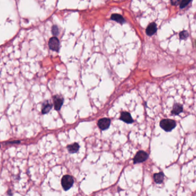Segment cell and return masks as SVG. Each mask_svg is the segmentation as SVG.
<instances>
[{
  "mask_svg": "<svg viewBox=\"0 0 196 196\" xmlns=\"http://www.w3.org/2000/svg\"><path fill=\"white\" fill-rule=\"evenodd\" d=\"M160 126L164 131L166 132H170L173 129L176 128L177 123L174 120L164 119L160 122Z\"/></svg>",
  "mask_w": 196,
  "mask_h": 196,
  "instance_id": "6da1fadb",
  "label": "cell"
},
{
  "mask_svg": "<svg viewBox=\"0 0 196 196\" xmlns=\"http://www.w3.org/2000/svg\"><path fill=\"white\" fill-rule=\"evenodd\" d=\"M61 182L63 188L65 190H68L73 186L74 183V179L72 176L69 175H66L63 177Z\"/></svg>",
  "mask_w": 196,
  "mask_h": 196,
  "instance_id": "7a4b0ae2",
  "label": "cell"
},
{
  "mask_svg": "<svg viewBox=\"0 0 196 196\" xmlns=\"http://www.w3.org/2000/svg\"><path fill=\"white\" fill-rule=\"evenodd\" d=\"M149 158V154L144 151H139L135 155L133 162L134 164L142 163L146 161Z\"/></svg>",
  "mask_w": 196,
  "mask_h": 196,
  "instance_id": "3957f363",
  "label": "cell"
},
{
  "mask_svg": "<svg viewBox=\"0 0 196 196\" xmlns=\"http://www.w3.org/2000/svg\"><path fill=\"white\" fill-rule=\"evenodd\" d=\"M48 45L50 50L55 52H58L60 49V42L56 37H51L48 42Z\"/></svg>",
  "mask_w": 196,
  "mask_h": 196,
  "instance_id": "277c9868",
  "label": "cell"
},
{
  "mask_svg": "<svg viewBox=\"0 0 196 196\" xmlns=\"http://www.w3.org/2000/svg\"><path fill=\"white\" fill-rule=\"evenodd\" d=\"M53 102L55 109L57 111H59L61 109V107L63 106L64 99L62 97L59 95H55L53 97Z\"/></svg>",
  "mask_w": 196,
  "mask_h": 196,
  "instance_id": "5b68a950",
  "label": "cell"
},
{
  "mask_svg": "<svg viewBox=\"0 0 196 196\" xmlns=\"http://www.w3.org/2000/svg\"><path fill=\"white\" fill-rule=\"evenodd\" d=\"M111 120L109 118H102L98 122V125L100 129L102 130H105L109 128L110 126Z\"/></svg>",
  "mask_w": 196,
  "mask_h": 196,
  "instance_id": "8992f818",
  "label": "cell"
},
{
  "mask_svg": "<svg viewBox=\"0 0 196 196\" xmlns=\"http://www.w3.org/2000/svg\"><path fill=\"white\" fill-rule=\"evenodd\" d=\"M120 119L124 122H126V123H132L134 122L130 114L128 113V112H125V111L122 112L120 114Z\"/></svg>",
  "mask_w": 196,
  "mask_h": 196,
  "instance_id": "52a82bcc",
  "label": "cell"
},
{
  "mask_svg": "<svg viewBox=\"0 0 196 196\" xmlns=\"http://www.w3.org/2000/svg\"><path fill=\"white\" fill-rule=\"evenodd\" d=\"M183 106L178 103H176L173 104L171 110V114L174 115H179L183 112Z\"/></svg>",
  "mask_w": 196,
  "mask_h": 196,
  "instance_id": "ba28073f",
  "label": "cell"
},
{
  "mask_svg": "<svg viewBox=\"0 0 196 196\" xmlns=\"http://www.w3.org/2000/svg\"><path fill=\"white\" fill-rule=\"evenodd\" d=\"M157 31V26L155 23L150 24L146 28V33L149 36H152L155 34Z\"/></svg>",
  "mask_w": 196,
  "mask_h": 196,
  "instance_id": "9c48e42d",
  "label": "cell"
},
{
  "mask_svg": "<svg viewBox=\"0 0 196 196\" xmlns=\"http://www.w3.org/2000/svg\"><path fill=\"white\" fill-rule=\"evenodd\" d=\"M53 104L50 102L49 101H45L43 102L42 104V112L43 114H48L52 108Z\"/></svg>",
  "mask_w": 196,
  "mask_h": 196,
  "instance_id": "30bf717a",
  "label": "cell"
},
{
  "mask_svg": "<svg viewBox=\"0 0 196 196\" xmlns=\"http://www.w3.org/2000/svg\"><path fill=\"white\" fill-rule=\"evenodd\" d=\"M165 175L163 172H160L158 173H155L154 174V180L156 184H162L164 180Z\"/></svg>",
  "mask_w": 196,
  "mask_h": 196,
  "instance_id": "8fae6325",
  "label": "cell"
},
{
  "mask_svg": "<svg viewBox=\"0 0 196 196\" xmlns=\"http://www.w3.org/2000/svg\"><path fill=\"white\" fill-rule=\"evenodd\" d=\"M111 19L113 21H115L119 24H123L124 23H125L126 20H125V18L122 16H121L119 14H113L111 16Z\"/></svg>",
  "mask_w": 196,
  "mask_h": 196,
  "instance_id": "7c38bea8",
  "label": "cell"
},
{
  "mask_svg": "<svg viewBox=\"0 0 196 196\" xmlns=\"http://www.w3.org/2000/svg\"><path fill=\"white\" fill-rule=\"evenodd\" d=\"M67 149L70 153H75L78 152L79 149V145L77 143H74L72 145H68L67 146Z\"/></svg>",
  "mask_w": 196,
  "mask_h": 196,
  "instance_id": "4fadbf2b",
  "label": "cell"
},
{
  "mask_svg": "<svg viewBox=\"0 0 196 196\" xmlns=\"http://www.w3.org/2000/svg\"><path fill=\"white\" fill-rule=\"evenodd\" d=\"M179 36L181 40H186L189 36V34L187 31H182L179 33Z\"/></svg>",
  "mask_w": 196,
  "mask_h": 196,
  "instance_id": "5bb4252c",
  "label": "cell"
},
{
  "mask_svg": "<svg viewBox=\"0 0 196 196\" xmlns=\"http://www.w3.org/2000/svg\"><path fill=\"white\" fill-rule=\"evenodd\" d=\"M192 0H182V1L180 3L179 8L180 9L185 8L186 7H187L189 4L191 2Z\"/></svg>",
  "mask_w": 196,
  "mask_h": 196,
  "instance_id": "9a60e30c",
  "label": "cell"
},
{
  "mask_svg": "<svg viewBox=\"0 0 196 196\" xmlns=\"http://www.w3.org/2000/svg\"><path fill=\"white\" fill-rule=\"evenodd\" d=\"M52 34L55 37L59 35V28H58V26H52Z\"/></svg>",
  "mask_w": 196,
  "mask_h": 196,
  "instance_id": "2e32d148",
  "label": "cell"
},
{
  "mask_svg": "<svg viewBox=\"0 0 196 196\" xmlns=\"http://www.w3.org/2000/svg\"><path fill=\"white\" fill-rule=\"evenodd\" d=\"M171 4L173 5H174V6H177L178 5L181 1V0H170Z\"/></svg>",
  "mask_w": 196,
  "mask_h": 196,
  "instance_id": "e0dca14e",
  "label": "cell"
},
{
  "mask_svg": "<svg viewBox=\"0 0 196 196\" xmlns=\"http://www.w3.org/2000/svg\"><path fill=\"white\" fill-rule=\"evenodd\" d=\"M21 142L20 141H11V142H8L7 144H18Z\"/></svg>",
  "mask_w": 196,
  "mask_h": 196,
  "instance_id": "ac0fdd59",
  "label": "cell"
},
{
  "mask_svg": "<svg viewBox=\"0 0 196 196\" xmlns=\"http://www.w3.org/2000/svg\"><path fill=\"white\" fill-rule=\"evenodd\" d=\"M0 75H1V72H0ZM1 76V75H0Z\"/></svg>",
  "mask_w": 196,
  "mask_h": 196,
  "instance_id": "d6986e66",
  "label": "cell"
},
{
  "mask_svg": "<svg viewBox=\"0 0 196 196\" xmlns=\"http://www.w3.org/2000/svg\"><path fill=\"white\" fill-rule=\"evenodd\" d=\"M0 147H1V145H0Z\"/></svg>",
  "mask_w": 196,
  "mask_h": 196,
  "instance_id": "ffe728a7",
  "label": "cell"
},
{
  "mask_svg": "<svg viewBox=\"0 0 196 196\" xmlns=\"http://www.w3.org/2000/svg\"></svg>",
  "mask_w": 196,
  "mask_h": 196,
  "instance_id": "44dd1931",
  "label": "cell"
}]
</instances>
